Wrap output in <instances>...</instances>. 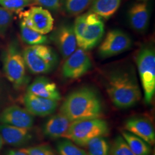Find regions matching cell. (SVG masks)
<instances>
[{
    "mask_svg": "<svg viewBox=\"0 0 155 155\" xmlns=\"http://www.w3.org/2000/svg\"><path fill=\"white\" fill-rule=\"evenodd\" d=\"M105 86L111 101L120 109L133 107L141 97L137 78L130 70L120 68L112 71L107 77Z\"/></svg>",
    "mask_w": 155,
    "mask_h": 155,
    "instance_id": "1",
    "label": "cell"
},
{
    "mask_svg": "<svg viewBox=\"0 0 155 155\" xmlns=\"http://www.w3.org/2000/svg\"><path fill=\"white\" fill-rule=\"evenodd\" d=\"M103 107L100 96L89 87L77 89L68 95L60 108V113L71 121H78L102 116Z\"/></svg>",
    "mask_w": 155,
    "mask_h": 155,
    "instance_id": "2",
    "label": "cell"
},
{
    "mask_svg": "<svg viewBox=\"0 0 155 155\" xmlns=\"http://www.w3.org/2000/svg\"><path fill=\"white\" fill-rule=\"evenodd\" d=\"M79 48L87 51L98 45L104 34L102 17L92 12L78 17L74 25Z\"/></svg>",
    "mask_w": 155,
    "mask_h": 155,
    "instance_id": "3",
    "label": "cell"
},
{
    "mask_svg": "<svg viewBox=\"0 0 155 155\" xmlns=\"http://www.w3.org/2000/svg\"><path fill=\"white\" fill-rule=\"evenodd\" d=\"M109 127L107 122L99 118H92L71 122L63 138L70 140L80 147H86L95 137L107 136Z\"/></svg>",
    "mask_w": 155,
    "mask_h": 155,
    "instance_id": "4",
    "label": "cell"
},
{
    "mask_svg": "<svg viewBox=\"0 0 155 155\" xmlns=\"http://www.w3.org/2000/svg\"><path fill=\"white\" fill-rule=\"evenodd\" d=\"M26 67L33 74L51 72L57 65L58 58L51 47L44 45H31L22 53Z\"/></svg>",
    "mask_w": 155,
    "mask_h": 155,
    "instance_id": "5",
    "label": "cell"
},
{
    "mask_svg": "<svg viewBox=\"0 0 155 155\" xmlns=\"http://www.w3.org/2000/svg\"><path fill=\"white\" fill-rule=\"evenodd\" d=\"M136 63L142 87L144 100L150 104L155 92V52L153 47L146 45L139 51Z\"/></svg>",
    "mask_w": 155,
    "mask_h": 155,
    "instance_id": "6",
    "label": "cell"
},
{
    "mask_svg": "<svg viewBox=\"0 0 155 155\" xmlns=\"http://www.w3.org/2000/svg\"><path fill=\"white\" fill-rule=\"evenodd\" d=\"M4 68L6 77L16 88H20L27 83L26 65L22 54L16 45H11L6 51Z\"/></svg>",
    "mask_w": 155,
    "mask_h": 155,
    "instance_id": "7",
    "label": "cell"
},
{
    "mask_svg": "<svg viewBox=\"0 0 155 155\" xmlns=\"http://www.w3.org/2000/svg\"><path fill=\"white\" fill-rule=\"evenodd\" d=\"M19 17L29 28L43 35L50 33L54 27L53 17L48 10L41 6H32L20 12Z\"/></svg>",
    "mask_w": 155,
    "mask_h": 155,
    "instance_id": "8",
    "label": "cell"
},
{
    "mask_svg": "<svg viewBox=\"0 0 155 155\" xmlns=\"http://www.w3.org/2000/svg\"><path fill=\"white\" fill-rule=\"evenodd\" d=\"M132 41L127 33L121 30L109 31L99 47L98 54L103 58L117 55L129 50Z\"/></svg>",
    "mask_w": 155,
    "mask_h": 155,
    "instance_id": "9",
    "label": "cell"
},
{
    "mask_svg": "<svg viewBox=\"0 0 155 155\" xmlns=\"http://www.w3.org/2000/svg\"><path fill=\"white\" fill-rule=\"evenodd\" d=\"M91 67V61L86 51L78 48L66 59L62 67L63 77L76 79L82 77Z\"/></svg>",
    "mask_w": 155,
    "mask_h": 155,
    "instance_id": "10",
    "label": "cell"
},
{
    "mask_svg": "<svg viewBox=\"0 0 155 155\" xmlns=\"http://www.w3.org/2000/svg\"><path fill=\"white\" fill-rule=\"evenodd\" d=\"M0 122L2 124L31 129L34 125L35 118L26 109L13 105L2 111L0 114Z\"/></svg>",
    "mask_w": 155,
    "mask_h": 155,
    "instance_id": "11",
    "label": "cell"
},
{
    "mask_svg": "<svg viewBox=\"0 0 155 155\" xmlns=\"http://www.w3.org/2000/svg\"><path fill=\"white\" fill-rule=\"evenodd\" d=\"M52 39L64 59L71 55L77 49L76 36L74 26L71 24L61 25L53 34Z\"/></svg>",
    "mask_w": 155,
    "mask_h": 155,
    "instance_id": "12",
    "label": "cell"
},
{
    "mask_svg": "<svg viewBox=\"0 0 155 155\" xmlns=\"http://www.w3.org/2000/svg\"><path fill=\"white\" fill-rule=\"evenodd\" d=\"M25 109L33 116L45 117L55 111L58 101L35 95L27 92L23 97Z\"/></svg>",
    "mask_w": 155,
    "mask_h": 155,
    "instance_id": "13",
    "label": "cell"
},
{
    "mask_svg": "<svg viewBox=\"0 0 155 155\" xmlns=\"http://www.w3.org/2000/svg\"><path fill=\"white\" fill-rule=\"evenodd\" d=\"M0 134L4 143L14 147L26 145L33 138L31 129L17 127L2 124H0Z\"/></svg>",
    "mask_w": 155,
    "mask_h": 155,
    "instance_id": "14",
    "label": "cell"
},
{
    "mask_svg": "<svg viewBox=\"0 0 155 155\" xmlns=\"http://www.w3.org/2000/svg\"><path fill=\"white\" fill-rule=\"evenodd\" d=\"M125 130L144 140L150 145L155 144V129L147 118L141 117L128 118L125 123Z\"/></svg>",
    "mask_w": 155,
    "mask_h": 155,
    "instance_id": "15",
    "label": "cell"
},
{
    "mask_svg": "<svg viewBox=\"0 0 155 155\" xmlns=\"http://www.w3.org/2000/svg\"><path fill=\"white\" fill-rule=\"evenodd\" d=\"M150 17L148 5L144 1L134 4L128 12V19L130 27L139 32H143L147 29Z\"/></svg>",
    "mask_w": 155,
    "mask_h": 155,
    "instance_id": "16",
    "label": "cell"
},
{
    "mask_svg": "<svg viewBox=\"0 0 155 155\" xmlns=\"http://www.w3.org/2000/svg\"><path fill=\"white\" fill-rule=\"evenodd\" d=\"M27 92L47 99L58 101L61 100V95L56 84L47 78H37L28 86Z\"/></svg>",
    "mask_w": 155,
    "mask_h": 155,
    "instance_id": "17",
    "label": "cell"
},
{
    "mask_svg": "<svg viewBox=\"0 0 155 155\" xmlns=\"http://www.w3.org/2000/svg\"><path fill=\"white\" fill-rule=\"evenodd\" d=\"M71 122L61 113L53 115L45 122L43 132L51 139L63 138Z\"/></svg>",
    "mask_w": 155,
    "mask_h": 155,
    "instance_id": "18",
    "label": "cell"
},
{
    "mask_svg": "<svg viewBox=\"0 0 155 155\" xmlns=\"http://www.w3.org/2000/svg\"><path fill=\"white\" fill-rule=\"evenodd\" d=\"M121 0H94L91 12L105 19H109L118 9Z\"/></svg>",
    "mask_w": 155,
    "mask_h": 155,
    "instance_id": "19",
    "label": "cell"
},
{
    "mask_svg": "<svg viewBox=\"0 0 155 155\" xmlns=\"http://www.w3.org/2000/svg\"><path fill=\"white\" fill-rule=\"evenodd\" d=\"M121 136L136 155H150L151 147L144 140L126 130L121 131Z\"/></svg>",
    "mask_w": 155,
    "mask_h": 155,
    "instance_id": "20",
    "label": "cell"
},
{
    "mask_svg": "<svg viewBox=\"0 0 155 155\" xmlns=\"http://www.w3.org/2000/svg\"><path fill=\"white\" fill-rule=\"evenodd\" d=\"M20 31L23 41L30 45H45L48 42L45 35L29 28L22 21L20 23Z\"/></svg>",
    "mask_w": 155,
    "mask_h": 155,
    "instance_id": "21",
    "label": "cell"
},
{
    "mask_svg": "<svg viewBox=\"0 0 155 155\" xmlns=\"http://www.w3.org/2000/svg\"><path fill=\"white\" fill-rule=\"evenodd\" d=\"M86 147L89 155H109L110 145L104 136L92 139Z\"/></svg>",
    "mask_w": 155,
    "mask_h": 155,
    "instance_id": "22",
    "label": "cell"
},
{
    "mask_svg": "<svg viewBox=\"0 0 155 155\" xmlns=\"http://www.w3.org/2000/svg\"><path fill=\"white\" fill-rule=\"evenodd\" d=\"M56 150L59 155H89L77 144L64 138L57 143Z\"/></svg>",
    "mask_w": 155,
    "mask_h": 155,
    "instance_id": "23",
    "label": "cell"
},
{
    "mask_svg": "<svg viewBox=\"0 0 155 155\" xmlns=\"http://www.w3.org/2000/svg\"><path fill=\"white\" fill-rule=\"evenodd\" d=\"M92 0H65L64 7L68 13L77 15L87 8Z\"/></svg>",
    "mask_w": 155,
    "mask_h": 155,
    "instance_id": "24",
    "label": "cell"
},
{
    "mask_svg": "<svg viewBox=\"0 0 155 155\" xmlns=\"http://www.w3.org/2000/svg\"><path fill=\"white\" fill-rule=\"evenodd\" d=\"M109 155H136L130 150L121 136H118L114 139Z\"/></svg>",
    "mask_w": 155,
    "mask_h": 155,
    "instance_id": "25",
    "label": "cell"
},
{
    "mask_svg": "<svg viewBox=\"0 0 155 155\" xmlns=\"http://www.w3.org/2000/svg\"><path fill=\"white\" fill-rule=\"evenodd\" d=\"M28 155H57L50 145L40 144L21 149Z\"/></svg>",
    "mask_w": 155,
    "mask_h": 155,
    "instance_id": "26",
    "label": "cell"
},
{
    "mask_svg": "<svg viewBox=\"0 0 155 155\" xmlns=\"http://www.w3.org/2000/svg\"><path fill=\"white\" fill-rule=\"evenodd\" d=\"M31 4V0H0V5L11 11H21Z\"/></svg>",
    "mask_w": 155,
    "mask_h": 155,
    "instance_id": "27",
    "label": "cell"
},
{
    "mask_svg": "<svg viewBox=\"0 0 155 155\" xmlns=\"http://www.w3.org/2000/svg\"><path fill=\"white\" fill-rule=\"evenodd\" d=\"M13 19V13L11 11L0 6V32H4L9 27Z\"/></svg>",
    "mask_w": 155,
    "mask_h": 155,
    "instance_id": "28",
    "label": "cell"
},
{
    "mask_svg": "<svg viewBox=\"0 0 155 155\" xmlns=\"http://www.w3.org/2000/svg\"><path fill=\"white\" fill-rule=\"evenodd\" d=\"M32 4L50 11H57L60 8L61 0H31Z\"/></svg>",
    "mask_w": 155,
    "mask_h": 155,
    "instance_id": "29",
    "label": "cell"
},
{
    "mask_svg": "<svg viewBox=\"0 0 155 155\" xmlns=\"http://www.w3.org/2000/svg\"><path fill=\"white\" fill-rule=\"evenodd\" d=\"M5 155H28L21 150H11L6 152Z\"/></svg>",
    "mask_w": 155,
    "mask_h": 155,
    "instance_id": "30",
    "label": "cell"
},
{
    "mask_svg": "<svg viewBox=\"0 0 155 155\" xmlns=\"http://www.w3.org/2000/svg\"><path fill=\"white\" fill-rule=\"evenodd\" d=\"M4 141L3 140V139L1 136V135L0 134V150H1L4 146Z\"/></svg>",
    "mask_w": 155,
    "mask_h": 155,
    "instance_id": "31",
    "label": "cell"
},
{
    "mask_svg": "<svg viewBox=\"0 0 155 155\" xmlns=\"http://www.w3.org/2000/svg\"><path fill=\"white\" fill-rule=\"evenodd\" d=\"M139 1H145L147 0H139Z\"/></svg>",
    "mask_w": 155,
    "mask_h": 155,
    "instance_id": "32",
    "label": "cell"
}]
</instances>
